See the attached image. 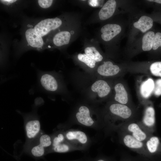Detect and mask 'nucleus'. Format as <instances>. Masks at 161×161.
<instances>
[{
    "label": "nucleus",
    "mask_w": 161,
    "mask_h": 161,
    "mask_svg": "<svg viewBox=\"0 0 161 161\" xmlns=\"http://www.w3.org/2000/svg\"><path fill=\"white\" fill-rule=\"evenodd\" d=\"M121 140L123 144L127 147L137 153L145 158L152 160L148 153L145 142L138 140L131 135L121 132Z\"/></svg>",
    "instance_id": "nucleus-5"
},
{
    "label": "nucleus",
    "mask_w": 161,
    "mask_h": 161,
    "mask_svg": "<svg viewBox=\"0 0 161 161\" xmlns=\"http://www.w3.org/2000/svg\"><path fill=\"white\" fill-rule=\"evenodd\" d=\"M52 144L51 148L66 141L65 136L64 132L63 131L58 132L52 137Z\"/></svg>",
    "instance_id": "nucleus-25"
},
{
    "label": "nucleus",
    "mask_w": 161,
    "mask_h": 161,
    "mask_svg": "<svg viewBox=\"0 0 161 161\" xmlns=\"http://www.w3.org/2000/svg\"><path fill=\"white\" fill-rule=\"evenodd\" d=\"M62 20L58 17L42 20L34 26L36 33L42 37L60 27L62 24Z\"/></svg>",
    "instance_id": "nucleus-7"
},
{
    "label": "nucleus",
    "mask_w": 161,
    "mask_h": 161,
    "mask_svg": "<svg viewBox=\"0 0 161 161\" xmlns=\"http://www.w3.org/2000/svg\"><path fill=\"white\" fill-rule=\"evenodd\" d=\"M134 27L144 33L150 29L153 25L152 19L146 16H141L137 21L133 24Z\"/></svg>",
    "instance_id": "nucleus-19"
},
{
    "label": "nucleus",
    "mask_w": 161,
    "mask_h": 161,
    "mask_svg": "<svg viewBox=\"0 0 161 161\" xmlns=\"http://www.w3.org/2000/svg\"><path fill=\"white\" fill-rule=\"evenodd\" d=\"M71 37V35L69 31H62L54 35L49 41L55 46L61 47L69 44Z\"/></svg>",
    "instance_id": "nucleus-18"
},
{
    "label": "nucleus",
    "mask_w": 161,
    "mask_h": 161,
    "mask_svg": "<svg viewBox=\"0 0 161 161\" xmlns=\"http://www.w3.org/2000/svg\"><path fill=\"white\" fill-rule=\"evenodd\" d=\"M153 94L156 96L161 95V79L157 80L155 82Z\"/></svg>",
    "instance_id": "nucleus-27"
},
{
    "label": "nucleus",
    "mask_w": 161,
    "mask_h": 161,
    "mask_svg": "<svg viewBox=\"0 0 161 161\" xmlns=\"http://www.w3.org/2000/svg\"><path fill=\"white\" fill-rule=\"evenodd\" d=\"M97 72L99 75L105 77L118 76L122 77L128 72L126 66L120 67L109 61H105L99 66Z\"/></svg>",
    "instance_id": "nucleus-10"
},
{
    "label": "nucleus",
    "mask_w": 161,
    "mask_h": 161,
    "mask_svg": "<svg viewBox=\"0 0 161 161\" xmlns=\"http://www.w3.org/2000/svg\"><path fill=\"white\" fill-rule=\"evenodd\" d=\"M108 109L112 118L111 124L114 125L116 122L119 121V127L126 122L135 120L139 114V111L136 106L121 104L115 102L109 105Z\"/></svg>",
    "instance_id": "nucleus-1"
},
{
    "label": "nucleus",
    "mask_w": 161,
    "mask_h": 161,
    "mask_svg": "<svg viewBox=\"0 0 161 161\" xmlns=\"http://www.w3.org/2000/svg\"><path fill=\"white\" fill-rule=\"evenodd\" d=\"M76 117L78 121L83 126L90 127L95 124V121L90 115L89 109L85 106L79 107L78 112L76 113Z\"/></svg>",
    "instance_id": "nucleus-15"
},
{
    "label": "nucleus",
    "mask_w": 161,
    "mask_h": 161,
    "mask_svg": "<svg viewBox=\"0 0 161 161\" xmlns=\"http://www.w3.org/2000/svg\"><path fill=\"white\" fill-rule=\"evenodd\" d=\"M84 51L86 55L95 61H100L103 58V56L94 47H86Z\"/></svg>",
    "instance_id": "nucleus-22"
},
{
    "label": "nucleus",
    "mask_w": 161,
    "mask_h": 161,
    "mask_svg": "<svg viewBox=\"0 0 161 161\" xmlns=\"http://www.w3.org/2000/svg\"><path fill=\"white\" fill-rule=\"evenodd\" d=\"M160 47H161V33L157 32L155 34L154 41L152 49L154 50H156Z\"/></svg>",
    "instance_id": "nucleus-28"
},
{
    "label": "nucleus",
    "mask_w": 161,
    "mask_h": 161,
    "mask_svg": "<svg viewBox=\"0 0 161 161\" xmlns=\"http://www.w3.org/2000/svg\"><path fill=\"white\" fill-rule=\"evenodd\" d=\"M53 1L52 0H39L38 1L39 5L43 8H47L52 4Z\"/></svg>",
    "instance_id": "nucleus-29"
},
{
    "label": "nucleus",
    "mask_w": 161,
    "mask_h": 161,
    "mask_svg": "<svg viewBox=\"0 0 161 161\" xmlns=\"http://www.w3.org/2000/svg\"><path fill=\"white\" fill-rule=\"evenodd\" d=\"M26 40L28 44L38 50L44 48L45 43L42 37L38 35L34 27L28 28L25 32Z\"/></svg>",
    "instance_id": "nucleus-12"
},
{
    "label": "nucleus",
    "mask_w": 161,
    "mask_h": 161,
    "mask_svg": "<svg viewBox=\"0 0 161 161\" xmlns=\"http://www.w3.org/2000/svg\"><path fill=\"white\" fill-rule=\"evenodd\" d=\"M129 161V160H123L122 161Z\"/></svg>",
    "instance_id": "nucleus-33"
},
{
    "label": "nucleus",
    "mask_w": 161,
    "mask_h": 161,
    "mask_svg": "<svg viewBox=\"0 0 161 161\" xmlns=\"http://www.w3.org/2000/svg\"><path fill=\"white\" fill-rule=\"evenodd\" d=\"M46 150V148L38 144L31 148L30 153L34 157H41L47 154Z\"/></svg>",
    "instance_id": "nucleus-24"
},
{
    "label": "nucleus",
    "mask_w": 161,
    "mask_h": 161,
    "mask_svg": "<svg viewBox=\"0 0 161 161\" xmlns=\"http://www.w3.org/2000/svg\"><path fill=\"white\" fill-rule=\"evenodd\" d=\"M91 89L93 92H97L100 98L107 97L109 95L112 90L110 84L103 80H99L95 81L92 85Z\"/></svg>",
    "instance_id": "nucleus-14"
},
{
    "label": "nucleus",
    "mask_w": 161,
    "mask_h": 161,
    "mask_svg": "<svg viewBox=\"0 0 161 161\" xmlns=\"http://www.w3.org/2000/svg\"><path fill=\"white\" fill-rule=\"evenodd\" d=\"M76 149L67 141L52 147L48 151L50 152L64 153Z\"/></svg>",
    "instance_id": "nucleus-21"
},
{
    "label": "nucleus",
    "mask_w": 161,
    "mask_h": 161,
    "mask_svg": "<svg viewBox=\"0 0 161 161\" xmlns=\"http://www.w3.org/2000/svg\"><path fill=\"white\" fill-rule=\"evenodd\" d=\"M155 34L152 31H149L143 36L142 39V49L143 51H148L153 48Z\"/></svg>",
    "instance_id": "nucleus-20"
},
{
    "label": "nucleus",
    "mask_w": 161,
    "mask_h": 161,
    "mask_svg": "<svg viewBox=\"0 0 161 161\" xmlns=\"http://www.w3.org/2000/svg\"><path fill=\"white\" fill-rule=\"evenodd\" d=\"M39 144L46 149L49 148V150L52 146V137L47 134H44L41 135L39 138Z\"/></svg>",
    "instance_id": "nucleus-23"
},
{
    "label": "nucleus",
    "mask_w": 161,
    "mask_h": 161,
    "mask_svg": "<svg viewBox=\"0 0 161 161\" xmlns=\"http://www.w3.org/2000/svg\"><path fill=\"white\" fill-rule=\"evenodd\" d=\"M78 59L83 62L91 68H94L95 65L96 61L88 56L85 54L80 53L78 55Z\"/></svg>",
    "instance_id": "nucleus-26"
},
{
    "label": "nucleus",
    "mask_w": 161,
    "mask_h": 161,
    "mask_svg": "<svg viewBox=\"0 0 161 161\" xmlns=\"http://www.w3.org/2000/svg\"><path fill=\"white\" fill-rule=\"evenodd\" d=\"M0 2L3 4L6 5H9L16 2V0H1Z\"/></svg>",
    "instance_id": "nucleus-30"
},
{
    "label": "nucleus",
    "mask_w": 161,
    "mask_h": 161,
    "mask_svg": "<svg viewBox=\"0 0 161 161\" xmlns=\"http://www.w3.org/2000/svg\"><path fill=\"white\" fill-rule=\"evenodd\" d=\"M139 78L136 83L137 93L140 103L143 105L149 100L154 89L155 82L151 78Z\"/></svg>",
    "instance_id": "nucleus-3"
},
{
    "label": "nucleus",
    "mask_w": 161,
    "mask_h": 161,
    "mask_svg": "<svg viewBox=\"0 0 161 161\" xmlns=\"http://www.w3.org/2000/svg\"><path fill=\"white\" fill-rule=\"evenodd\" d=\"M128 72L140 74L161 78V61H156L149 65H130L126 66Z\"/></svg>",
    "instance_id": "nucleus-6"
},
{
    "label": "nucleus",
    "mask_w": 161,
    "mask_h": 161,
    "mask_svg": "<svg viewBox=\"0 0 161 161\" xmlns=\"http://www.w3.org/2000/svg\"><path fill=\"white\" fill-rule=\"evenodd\" d=\"M80 161L79 160H74V161Z\"/></svg>",
    "instance_id": "nucleus-34"
},
{
    "label": "nucleus",
    "mask_w": 161,
    "mask_h": 161,
    "mask_svg": "<svg viewBox=\"0 0 161 161\" xmlns=\"http://www.w3.org/2000/svg\"><path fill=\"white\" fill-rule=\"evenodd\" d=\"M118 128L121 132L129 134L137 140L145 142L151 134L146 130L136 120L126 122Z\"/></svg>",
    "instance_id": "nucleus-2"
},
{
    "label": "nucleus",
    "mask_w": 161,
    "mask_h": 161,
    "mask_svg": "<svg viewBox=\"0 0 161 161\" xmlns=\"http://www.w3.org/2000/svg\"><path fill=\"white\" fill-rule=\"evenodd\" d=\"M122 78L121 77L114 86L115 92L114 97V102L121 104L135 106L132 101L127 84Z\"/></svg>",
    "instance_id": "nucleus-4"
},
{
    "label": "nucleus",
    "mask_w": 161,
    "mask_h": 161,
    "mask_svg": "<svg viewBox=\"0 0 161 161\" xmlns=\"http://www.w3.org/2000/svg\"><path fill=\"white\" fill-rule=\"evenodd\" d=\"M143 106L144 108L143 116L139 122L144 128L151 134L155 124V110L150 100Z\"/></svg>",
    "instance_id": "nucleus-9"
},
{
    "label": "nucleus",
    "mask_w": 161,
    "mask_h": 161,
    "mask_svg": "<svg viewBox=\"0 0 161 161\" xmlns=\"http://www.w3.org/2000/svg\"><path fill=\"white\" fill-rule=\"evenodd\" d=\"M41 129L39 121L35 118H32L27 121L25 125L26 136L28 139L35 138L39 134Z\"/></svg>",
    "instance_id": "nucleus-16"
},
{
    "label": "nucleus",
    "mask_w": 161,
    "mask_h": 161,
    "mask_svg": "<svg viewBox=\"0 0 161 161\" xmlns=\"http://www.w3.org/2000/svg\"><path fill=\"white\" fill-rule=\"evenodd\" d=\"M39 83L42 88L47 92H55L58 89V83L54 75L47 72L38 73Z\"/></svg>",
    "instance_id": "nucleus-11"
},
{
    "label": "nucleus",
    "mask_w": 161,
    "mask_h": 161,
    "mask_svg": "<svg viewBox=\"0 0 161 161\" xmlns=\"http://www.w3.org/2000/svg\"><path fill=\"white\" fill-rule=\"evenodd\" d=\"M64 134L66 140L76 150H82L87 145L88 137L82 131L69 130Z\"/></svg>",
    "instance_id": "nucleus-8"
},
{
    "label": "nucleus",
    "mask_w": 161,
    "mask_h": 161,
    "mask_svg": "<svg viewBox=\"0 0 161 161\" xmlns=\"http://www.w3.org/2000/svg\"><path fill=\"white\" fill-rule=\"evenodd\" d=\"M148 1H149L154 2L159 4H161V0H148Z\"/></svg>",
    "instance_id": "nucleus-31"
},
{
    "label": "nucleus",
    "mask_w": 161,
    "mask_h": 161,
    "mask_svg": "<svg viewBox=\"0 0 161 161\" xmlns=\"http://www.w3.org/2000/svg\"><path fill=\"white\" fill-rule=\"evenodd\" d=\"M121 30V27L118 24H106L101 29V38L105 41H109L120 33Z\"/></svg>",
    "instance_id": "nucleus-13"
},
{
    "label": "nucleus",
    "mask_w": 161,
    "mask_h": 161,
    "mask_svg": "<svg viewBox=\"0 0 161 161\" xmlns=\"http://www.w3.org/2000/svg\"><path fill=\"white\" fill-rule=\"evenodd\" d=\"M94 161H108L102 158H100L95 160Z\"/></svg>",
    "instance_id": "nucleus-32"
},
{
    "label": "nucleus",
    "mask_w": 161,
    "mask_h": 161,
    "mask_svg": "<svg viewBox=\"0 0 161 161\" xmlns=\"http://www.w3.org/2000/svg\"><path fill=\"white\" fill-rule=\"evenodd\" d=\"M116 2L114 0H109L104 4L99 12V18L104 20L111 17L115 11Z\"/></svg>",
    "instance_id": "nucleus-17"
}]
</instances>
